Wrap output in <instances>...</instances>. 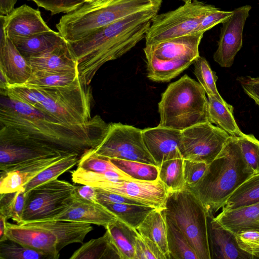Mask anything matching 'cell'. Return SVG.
Wrapping results in <instances>:
<instances>
[{
	"label": "cell",
	"instance_id": "45",
	"mask_svg": "<svg viewBox=\"0 0 259 259\" xmlns=\"http://www.w3.org/2000/svg\"><path fill=\"white\" fill-rule=\"evenodd\" d=\"M50 12L51 15L68 13L79 8L85 0H27Z\"/></svg>",
	"mask_w": 259,
	"mask_h": 259
},
{
	"label": "cell",
	"instance_id": "27",
	"mask_svg": "<svg viewBox=\"0 0 259 259\" xmlns=\"http://www.w3.org/2000/svg\"><path fill=\"white\" fill-rule=\"evenodd\" d=\"M70 259H121L119 252L109 232L92 239L77 249Z\"/></svg>",
	"mask_w": 259,
	"mask_h": 259
},
{
	"label": "cell",
	"instance_id": "30",
	"mask_svg": "<svg viewBox=\"0 0 259 259\" xmlns=\"http://www.w3.org/2000/svg\"><path fill=\"white\" fill-rule=\"evenodd\" d=\"M233 107L222 103L213 96H208L209 122L227 132L230 136L239 137L244 133L240 130L233 115Z\"/></svg>",
	"mask_w": 259,
	"mask_h": 259
},
{
	"label": "cell",
	"instance_id": "3",
	"mask_svg": "<svg viewBox=\"0 0 259 259\" xmlns=\"http://www.w3.org/2000/svg\"><path fill=\"white\" fill-rule=\"evenodd\" d=\"M1 96L26 103L59 121L71 125L89 122L93 116L90 85L78 78L64 86L49 87L29 84L10 85L1 91Z\"/></svg>",
	"mask_w": 259,
	"mask_h": 259
},
{
	"label": "cell",
	"instance_id": "16",
	"mask_svg": "<svg viewBox=\"0 0 259 259\" xmlns=\"http://www.w3.org/2000/svg\"><path fill=\"white\" fill-rule=\"evenodd\" d=\"M67 156L31 159L11 165L1 170L0 194L18 191L40 171Z\"/></svg>",
	"mask_w": 259,
	"mask_h": 259
},
{
	"label": "cell",
	"instance_id": "22",
	"mask_svg": "<svg viewBox=\"0 0 259 259\" xmlns=\"http://www.w3.org/2000/svg\"><path fill=\"white\" fill-rule=\"evenodd\" d=\"M20 225L39 228L52 233L57 239L59 252L69 244L82 243L87 234L93 230L90 224L54 219L24 222Z\"/></svg>",
	"mask_w": 259,
	"mask_h": 259
},
{
	"label": "cell",
	"instance_id": "1",
	"mask_svg": "<svg viewBox=\"0 0 259 259\" xmlns=\"http://www.w3.org/2000/svg\"><path fill=\"white\" fill-rule=\"evenodd\" d=\"M1 96L0 126L15 129L80 156L99 145L109 128V124L98 115L83 124H68L26 103Z\"/></svg>",
	"mask_w": 259,
	"mask_h": 259
},
{
	"label": "cell",
	"instance_id": "52",
	"mask_svg": "<svg viewBox=\"0 0 259 259\" xmlns=\"http://www.w3.org/2000/svg\"><path fill=\"white\" fill-rule=\"evenodd\" d=\"M17 0H0V15L5 16L15 9Z\"/></svg>",
	"mask_w": 259,
	"mask_h": 259
},
{
	"label": "cell",
	"instance_id": "21",
	"mask_svg": "<svg viewBox=\"0 0 259 259\" xmlns=\"http://www.w3.org/2000/svg\"><path fill=\"white\" fill-rule=\"evenodd\" d=\"M6 235L8 239L47 253L53 259L60 256L56 237L46 230L7 222Z\"/></svg>",
	"mask_w": 259,
	"mask_h": 259
},
{
	"label": "cell",
	"instance_id": "31",
	"mask_svg": "<svg viewBox=\"0 0 259 259\" xmlns=\"http://www.w3.org/2000/svg\"><path fill=\"white\" fill-rule=\"evenodd\" d=\"M166 222L167 246L170 258L199 259L186 237L166 215Z\"/></svg>",
	"mask_w": 259,
	"mask_h": 259
},
{
	"label": "cell",
	"instance_id": "15",
	"mask_svg": "<svg viewBox=\"0 0 259 259\" xmlns=\"http://www.w3.org/2000/svg\"><path fill=\"white\" fill-rule=\"evenodd\" d=\"M93 187L138 200L148 206L158 209L165 208L169 193L159 178L153 181H106L97 183Z\"/></svg>",
	"mask_w": 259,
	"mask_h": 259
},
{
	"label": "cell",
	"instance_id": "8",
	"mask_svg": "<svg viewBox=\"0 0 259 259\" xmlns=\"http://www.w3.org/2000/svg\"><path fill=\"white\" fill-rule=\"evenodd\" d=\"M164 211L186 237L198 258L211 259L208 213L201 202L186 186L182 190L168 193Z\"/></svg>",
	"mask_w": 259,
	"mask_h": 259
},
{
	"label": "cell",
	"instance_id": "42",
	"mask_svg": "<svg viewBox=\"0 0 259 259\" xmlns=\"http://www.w3.org/2000/svg\"><path fill=\"white\" fill-rule=\"evenodd\" d=\"M242 157L253 175L259 172V140L252 134L237 137Z\"/></svg>",
	"mask_w": 259,
	"mask_h": 259
},
{
	"label": "cell",
	"instance_id": "44",
	"mask_svg": "<svg viewBox=\"0 0 259 259\" xmlns=\"http://www.w3.org/2000/svg\"><path fill=\"white\" fill-rule=\"evenodd\" d=\"M153 258L167 259L157 244L139 234L136 242L135 259Z\"/></svg>",
	"mask_w": 259,
	"mask_h": 259
},
{
	"label": "cell",
	"instance_id": "37",
	"mask_svg": "<svg viewBox=\"0 0 259 259\" xmlns=\"http://www.w3.org/2000/svg\"><path fill=\"white\" fill-rule=\"evenodd\" d=\"M109 159L117 168L134 180L153 181L158 179L159 169L157 165L118 158Z\"/></svg>",
	"mask_w": 259,
	"mask_h": 259
},
{
	"label": "cell",
	"instance_id": "36",
	"mask_svg": "<svg viewBox=\"0 0 259 259\" xmlns=\"http://www.w3.org/2000/svg\"><path fill=\"white\" fill-rule=\"evenodd\" d=\"M77 70L58 71L32 69L27 84L49 87L70 84L78 79Z\"/></svg>",
	"mask_w": 259,
	"mask_h": 259
},
{
	"label": "cell",
	"instance_id": "25",
	"mask_svg": "<svg viewBox=\"0 0 259 259\" xmlns=\"http://www.w3.org/2000/svg\"><path fill=\"white\" fill-rule=\"evenodd\" d=\"M214 219L235 234L242 230H259V202L235 209L222 210Z\"/></svg>",
	"mask_w": 259,
	"mask_h": 259
},
{
	"label": "cell",
	"instance_id": "20",
	"mask_svg": "<svg viewBox=\"0 0 259 259\" xmlns=\"http://www.w3.org/2000/svg\"><path fill=\"white\" fill-rule=\"evenodd\" d=\"M207 230L211 259L254 258L239 248L235 234L221 225L212 214L207 216Z\"/></svg>",
	"mask_w": 259,
	"mask_h": 259
},
{
	"label": "cell",
	"instance_id": "10",
	"mask_svg": "<svg viewBox=\"0 0 259 259\" xmlns=\"http://www.w3.org/2000/svg\"><path fill=\"white\" fill-rule=\"evenodd\" d=\"M74 187L57 179L30 190L26 193L23 222L53 219L66 211L73 203Z\"/></svg>",
	"mask_w": 259,
	"mask_h": 259
},
{
	"label": "cell",
	"instance_id": "4",
	"mask_svg": "<svg viewBox=\"0 0 259 259\" xmlns=\"http://www.w3.org/2000/svg\"><path fill=\"white\" fill-rule=\"evenodd\" d=\"M253 175L242 157L237 137L230 136L201 178L195 184L186 187L201 202L208 214L213 215Z\"/></svg>",
	"mask_w": 259,
	"mask_h": 259
},
{
	"label": "cell",
	"instance_id": "38",
	"mask_svg": "<svg viewBox=\"0 0 259 259\" xmlns=\"http://www.w3.org/2000/svg\"><path fill=\"white\" fill-rule=\"evenodd\" d=\"M0 213L17 224L23 222L26 194L23 188L11 193L0 194Z\"/></svg>",
	"mask_w": 259,
	"mask_h": 259
},
{
	"label": "cell",
	"instance_id": "47",
	"mask_svg": "<svg viewBox=\"0 0 259 259\" xmlns=\"http://www.w3.org/2000/svg\"><path fill=\"white\" fill-rule=\"evenodd\" d=\"M208 166L205 162L184 159V175L186 186L195 184L203 176Z\"/></svg>",
	"mask_w": 259,
	"mask_h": 259
},
{
	"label": "cell",
	"instance_id": "40",
	"mask_svg": "<svg viewBox=\"0 0 259 259\" xmlns=\"http://www.w3.org/2000/svg\"><path fill=\"white\" fill-rule=\"evenodd\" d=\"M194 73L198 82L208 96H213L222 103L226 102L219 94L216 86L218 77L213 71L205 58L199 56L193 62Z\"/></svg>",
	"mask_w": 259,
	"mask_h": 259
},
{
	"label": "cell",
	"instance_id": "6",
	"mask_svg": "<svg viewBox=\"0 0 259 259\" xmlns=\"http://www.w3.org/2000/svg\"><path fill=\"white\" fill-rule=\"evenodd\" d=\"M158 111L159 126L181 131L209 121L205 92L186 74L167 87L158 103Z\"/></svg>",
	"mask_w": 259,
	"mask_h": 259
},
{
	"label": "cell",
	"instance_id": "9",
	"mask_svg": "<svg viewBox=\"0 0 259 259\" xmlns=\"http://www.w3.org/2000/svg\"><path fill=\"white\" fill-rule=\"evenodd\" d=\"M218 9L212 5L194 0L174 10L157 14L146 34V45L197 33L204 16Z\"/></svg>",
	"mask_w": 259,
	"mask_h": 259
},
{
	"label": "cell",
	"instance_id": "12",
	"mask_svg": "<svg viewBox=\"0 0 259 259\" xmlns=\"http://www.w3.org/2000/svg\"><path fill=\"white\" fill-rule=\"evenodd\" d=\"M73 154L77 153L59 148L15 129L1 126V170L11 165L31 159Z\"/></svg>",
	"mask_w": 259,
	"mask_h": 259
},
{
	"label": "cell",
	"instance_id": "35",
	"mask_svg": "<svg viewBox=\"0 0 259 259\" xmlns=\"http://www.w3.org/2000/svg\"><path fill=\"white\" fill-rule=\"evenodd\" d=\"M80 156L78 154L67 156L42 170L23 187L25 192L26 193L39 185L57 179L78 163Z\"/></svg>",
	"mask_w": 259,
	"mask_h": 259
},
{
	"label": "cell",
	"instance_id": "7",
	"mask_svg": "<svg viewBox=\"0 0 259 259\" xmlns=\"http://www.w3.org/2000/svg\"><path fill=\"white\" fill-rule=\"evenodd\" d=\"M204 33L197 32L146 45L147 77L155 82H168L188 68L199 56Z\"/></svg>",
	"mask_w": 259,
	"mask_h": 259
},
{
	"label": "cell",
	"instance_id": "53",
	"mask_svg": "<svg viewBox=\"0 0 259 259\" xmlns=\"http://www.w3.org/2000/svg\"><path fill=\"white\" fill-rule=\"evenodd\" d=\"M7 220L6 217L3 214L0 213V241L8 239L6 235Z\"/></svg>",
	"mask_w": 259,
	"mask_h": 259
},
{
	"label": "cell",
	"instance_id": "34",
	"mask_svg": "<svg viewBox=\"0 0 259 259\" xmlns=\"http://www.w3.org/2000/svg\"><path fill=\"white\" fill-rule=\"evenodd\" d=\"M184 159L174 158L163 162L159 166L158 178L169 192L185 188L184 175Z\"/></svg>",
	"mask_w": 259,
	"mask_h": 259
},
{
	"label": "cell",
	"instance_id": "13",
	"mask_svg": "<svg viewBox=\"0 0 259 259\" xmlns=\"http://www.w3.org/2000/svg\"><path fill=\"white\" fill-rule=\"evenodd\" d=\"M230 135L211 122L199 123L182 131L180 152L183 159L211 163Z\"/></svg>",
	"mask_w": 259,
	"mask_h": 259
},
{
	"label": "cell",
	"instance_id": "14",
	"mask_svg": "<svg viewBox=\"0 0 259 259\" xmlns=\"http://www.w3.org/2000/svg\"><path fill=\"white\" fill-rule=\"evenodd\" d=\"M251 9L250 5L236 8L232 15L222 23L218 47L213 55L214 60L221 67H231L242 47L243 31Z\"/></svg>",
	"mask_w": 259,
	"mask_h": 259
},
{
	"label": "cell",
	"instance_id": "48",
	"mask_svg": "<svg viewBox=\"0 0 259 259\" xmlns=\"http://www.w3.org/2000/svg\"><path fill=\"white\" fill-rule=\"evenodd\" d=\"M233 14V11H224L219 9L211 12L202 20L198 27L197 32L204 33L219 23L226 21Z\"/></svg>",
	"mask_w": 259,
	"mask_h": 259
},
{
	"label": "cell",
	"instance_id": "49",
	"mask_svg": "<svg viewBox=\"0 0 259 259\" xmlns=\"http://www.w3.org/2000/svg\"><path fill=\"white\" fill-rule=\"evenodd\" d=\"M96 188L98 200L101 204L104 203H129L147 205L144 202L138 200L104 189Z\"/></svg>",
	"mask_w": 259,
	"mask_h": 259
},
{
	"label": "cell",
	"instance_id": "18",
	"mask_svg": "<svg viewBox=\"0 0 259 259\" xmlns=\"http://www.w3.org/2000/svg\"><path fill=\"white\" fill-rule=\"evenodd\" d=\"M0 75L5 77L8 87L25 84L32 68L9 37L1 24Z\"/></svg>",
	"mask_w": 259,
	"mask_h": 259
},
{
	"label": "cell",
	"instance_id": "46",
	"mask_svg": "<svg viewBox=\"0 0 259 259\" xmlns=\"http://www.w3.org/2000/svg\"><path fill=\"white\" fill-rule=\"evenodd\" d=\"M239 248L252 255L259 257V230H246L235 234Z\"/></svg>",
	"mask_w": 259,
	"mask_h": 259
},
{
	"label": "cell",
	"instance_id": "28",
	"mask_svg": "<svg viewBox=\"0 0 259 259\" xmlns=\"http://www.w3.org/2000/svg\"><path fill=\"white\" fill-rule=\"evenodd\" d=\"M10 38L25 58L45 52L65 39L59 32L53 30L28 37Z\"/></svg>",
	"mask_w": 259,
	"mask_h": 259
},
{
	"label": "cell",
	"instance_id": "43",
	"mask_svg": "<svg viewBox=\"0 0 259 259\" xmlns=\"http://www.w3.org/2000/svg\"><path fill=\"white\" fill-rule=\"evenodd\" d=\"M77 167L98 172H105L110 170L122 171L108 158L96 154L93 149L86 151L80 156Z\"/></svg>",
	"mask_w": 259,
	"mask_h": 259
},
{
	"label": "cell",
	"instance_id": "39",
	"mask_svg": "<svg viewBox=\"0 0 259 259\" xmlns=\"http://www.w3.org/2000/svg\"><path fill=\"white\" fill-rule=\"evenodd\" d=\"M72 180L75 183L94 186L97 183L106 181H120L122 180H133L131 177L123 172L114 170L105 172H98L88 170L77 167L71 171Z\"/></svg>",
	"mask_w": 259,
	"mask_h": 259
},
{
	"label": "cell",
	"instance_id": "11",
	"mask_svg": "<svg viewBox=\"0 0 259 259\" xmlns=\"http://www.w3.org/2000/svg\"><path fill=\"white\" fill-rule=\"evenodd\" d=\"M93 150L98 155L108 158L157 165L144 144L142 130L120 122L109 124L106 136Z\"/></svg>",
	"mask_w": 259,
	"mask_h": 259
},
{
	"label": "cell",
	"instance_id": "26",
	"mask_svg": "<svg viewBox=\"0 0 259 259\" xmlns=\"http://www.w3.org/2000/svg\"><path fill=\"white\" fill-rule=\"evenodd\" d=\"M143 236L154 241L167 259H170L167 241V226L164 208H155L150 212L136 229Z\"/></svg>",
	"mask_w": 259,
	"mask_h": 259
},
{
	"label": "cell",
	"instance_id": "50",
	"mask_svg": "<svg viewBox=\"0 0 259 259\" xmlns=\"http://www.w3.org/2000/svg\"><path fill=\"white\" fill-rule=\"evenodd\" d=\"M74 200L90 203H98L97 188L92 186L82 185L75 186L72 193Z\"/></svg>",
	"mask_w": 259,
	"mask_h": 259
},
{
	"label": "cell",
	"instance_id": "29",
	"mask_svg": "<svg viewBox=\"0 0 259 259\" xmlns=\"http://www.w3.org/2000/svg\"><path fill=\"white\" fill-rule=\"evenodd\" d=\"M117 247L121 259H135L137 230L117 219L106 228Z\"/></svg>",
	"mask_w": 259,
	"mask_h": 259
},
{
	"label": "cell",
	"instance_id": "41",
	"mask_svg": "<svg viewBox=\"0 0 259 259\" xmlns=\"http://www.w3.org/2000/svg\"><path fill=\"white\" fill-rule=\"evenodd\" d=\"M1 259H53L50 255L8 239L0 241Z\"/></svg>",
	"mask_w": 259,
	"mask_h": 259
},
{
	"label": "cell",
	"instance_id": "19",
	"mask_svg": "<svg viewBox=\"0 0 259 259\" xmlns=\"http://www.w3.org/2000/svg\"><path fill=\"white\" fill-rule=\"evenodd\" d=\"M1 24L10 37H28L51 31L38 10L23 5L14 9L10 14L0 15Z\"/></svg>",
	"mask_w": 259,
	"mask_h": 259
},
{
	"label": "cell",
	"instance_id": "24",
	"mask_svg": "<svg viewBox=\"0 0 259 259\" xmlns=\"http://www.w3.org/2000/svg\"><path fill=\"white\" fill-rule=\"evenodd\" d=\"M53 219L95 224L105 228L117 218L100 203L94 204L74 200L66 211Z\"/></svg>",
	"mask_w": 259,
	"mask_h": 259
},
{
	"label": "cell",
	"instance_id": "2",
	"mask_svg": "<svg viewBox=\"0 0 259 259\" xmlns=\"http://www.w3.org/2000/svg\"><path fill=\"white\" fill-rule=\"evenodd\" d=\"M160 7L135 13L82 38L68 41L77 61L78 78L81 83L90 85L103 64L120 57L145 38L152 19Z\"/></svg>",
	"mask_w": 259,
	"mask_h": 259
},
{
	"label": "cell",
	"instance_id": "54",
	"mask_svg": "<svg viewBox=\"0 0 259 259\" xmlns=\"http://www.w3.org/2000/svg\"><path fill=\"white\" fill-rule=\"evenodd\" d=\"M181 1L183 2L184 3H187L191 2L194 0H181Z\"/></svg>",
	"mask_w": 259,
	"mask_h": 259
},
{
	"label": "cell",
	"instance_id": "51",
	"mask_svg": "<svg viewBox=\"0 0 259 259\" xmlns=\"http://www.w3.org/2000/svg\"><path fill=\"white\" fill-rule=\"evenodd\" d=\"M237 80L244 92L259 106V77L241 76Z\"/></svg>",
	"mask_w": 259,
	"mask_h": 259
},
{
	"label": "cell",
	"instance_id": "33",
	"mask_svg": "<svg viewBox=\"0 0 259 259\" xmlns=\"http://www.w3.org/2000/svg\"><path fill=\"white\" fill-rule=\"evenodd\" d=\"M102 204L112 212L117 219L136 229L148 214L156 208L147 205L129 203H104Z\"/></svg>",
	"mask_w": 259,
	"mask_h": 259
},
{
	"label": "cell",
	"instance_id": "5",
	"mask_svg": "<svg viewBox=\"0 0 259 259\" xmlns=\"http://www.w3.org/2000/svg\"><path fill=\"white\" fill-rule=\"evenodd\" d=\"M161 3L162 0H93L63 15L56 27L67 41H74L124 17L161 7Z\"/></svg>",
	"mask_w": 259,
	"mask_h": 259
},
{
	"label": "cell",
	"instance_id": "32",
	"mask_svg": "<svg viewBox=\"0 0 259 259\" xmlns=\"http://www.w3.org/2000/svg\"><path fill=\"white\" fill-rule=\"evenodd\" d=\"M259 202V172L242 184L229 197L222 210H230Z\"/></svg>",
	"mask_w": 259,
	"mask_h": 259
},
{
	"label": "cell",
	"instance_id": "17",
	"mask_svg": "<svg viewBox=\"0 0 259 259\" xmlns=\"http://www.w3.org/2000/svg\"><path fill=\"white\" fill-rule=\"evenodd\" d=\"M142 135L146 147L158 166L167 160L183 158L180 150L182 131L158 125L142 130Z\"/></svg>",
	"mask_w": 259,
	"mask_h": 259
},
{
	"label": "cell",
	"instance_id": "55",
	"mask_svg": "<svg viewBox=\"0 0 259 259\" xmlns=\"http://www.w3.org/2000/svg\"><path fill=\"white\" fill-rule=\"evenodd\" d=\"M93 0H85V2H90V1H92Z\"/></svg>",
	"mask_w": 259,
	"mask_h": 259
},
{
	"label": "cell",
	"instance_id": "23",
	"mask_svg": "<svg viewBox=\"0 0 259 259\" xmlns=\"http://www.w3.org/2000/svg\"><path fill=\"white\" fill-rule=\"evenodd\" d=\"M26 59L33 69L77 70L76 58L66 39L45 52Z\"/></svg>",
	"mask_w": 259,
	"mask_h": 259
}]
</instances>
